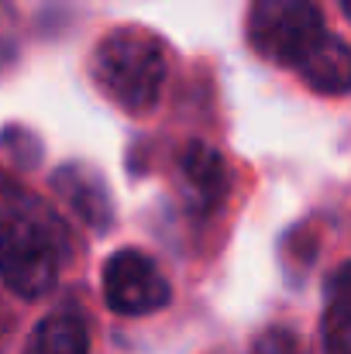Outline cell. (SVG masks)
<instances>
[{"label": "cell", "mask_w": 351, "mask_h": 354, "mask_svg": "<svg viewBox=\"0 0 351 354\" xmlns=\"http://www.w3.org/2000/svg\"><path fill=\"white\" fill-rule=\"evenodd\" d=\"M327 35L317 0H255L248 10L251 48L286 69H296Z\"/></svg>", "instance_id": "cell-3"}, {"label": "cell", "mask_w": 351, "mask_h": 354, "mask_svg": "<svg viewBox=\"0 0 351 354\" xmlns=\"http://www.w3.org/2000/svg\"><path fill=\"white\" fill-rule=\"evenodd\" d=\"M66 234L45 214H10L0 224V279L21 299H42L55 289Z\"/></svg>", "instance_id": "cell-2"}, {"label": "cell", "mask_w": 351, "mask_h": 354, "mask_svg": "<svg viewBox=\"0 0 351 354\" xmlns=\"http://www.w3.org/2000/svg\"><path fill=\"white\" fill-rule=\"evenodd\" d=\"M251 354H307L303 348V337L289 327H269L255 337Z\"/></svg>", "instance_id": "cell-11"}, {"label": "cell", "mask_w": 351, "mask_h": 354, "mask_svg": "<svg viewBox=\"0 0 351 354\" xmlns=\"http://www.w3.org/2000/svg\"><path fill=\"white\" fill-rule=\"evenodd\" d=\"M97 86L127 114H148L165 83V48L159 35L138 24L114 28L93 48Z\"/></svg>", "instance_id": "cell-1"}, {"label": "cell", "mask_w": 351, "mask_h": 354, "mask_svg": "<svg viewBox=\"0 0 351 354\" xmlns=\"http://www.w3.org/2000/svg\"><path fill=\"white\" fill-rule=\"evenodd\" d=\"M52 189L59 193V200L93 231H111L114 224V200L111 189L104 183V176L83 162H69L62 169H55L52 176Z\"/></svg>", "instance_id": "cell-6"}, {"label": "cell", "mask_w": 351, "mask_h": 354, "mask_svg": "<svg viewBox=\"0 0 351 354\" xmlns=\"http://www.w3.org/2000/svg\"><path fill=\"white\" fill-rule=\"evenodd\" d=\"M176 172H179V189L193 210L210 214L224 203L228 186H231V172H228V162L221 158L217 148H210L204 141H190L176 158Z\"/></svg>", "instance_id": "cell-5"}, {"label": "cell", "mask_w": 351, "mask_h": 354, "mask_svg": "<svg viewBox=\"0 0 351 354\" xmlns=\"http://www.w3.org/2000/svg\"><path fill=\"white\" fill-rule=\"evenodd\" d=\"M104 299L120 317H148L169 303V282L159 265L134 248H120L104 261Z\"/></svg>", "instance_id": "cell-4"}, {"label": "cell", "mask_w": 351, "mask_h": 354, "mask_svg": "<svg viewBox=\"0 0 351 354\" xmlns=\"http://www.w3.org/2000/svg\"><path fill=\"white\" fill-rule=\"evenodd\" d=\"M21 52V21L10 0H0V73L14 66Z\"/></svg>", "instance_id": "cell-10"}, {"label": "cell", "mask_w": 351, "mask_h": 354, "mask_svg": "<svg viewBox=\"0 0 351 354\" xmlns=\"http://www.w3.org/2000/svg\"><path fill=\"white\" fill-rule=\"evenodd\" d=\"M3 193H7V189H3V183H0V196H3Z\"/></svg>", "instance_id": "cell-13"}, {"label": "cell", "mask_w": 351, "mask_h": 354, "mask_svg": "<svg viewBox=\"0 0 351 354\" xmlns=\"http://www.w3.org/2000/svg\"><path fill=\"white\" fill-rule=\"evenodd\" d=\"M296 73L307 80V86H314L317 93H327V97H341L348 93L351 86V52L345 45V38L338 35H324L310 55L296 66Z\"/></svg>", "instance_id": "cell-7"}, {"label": "cell", "mask_w": 351, "mask_h": 354, "mask_svg": "<svg viewBox=\"0 0 351 354\" xmlns=\"http://www.w3.org/2000/svg\"><path fill=\"white\" fill-rule=\"evenodd\" d=\"M7 327H10V317H7V313H3V306H0V337L7 334Z\"/></svg>", "instance_id": "cell-12"}, {"label": "cell", "mask_w": 351, "mask_h": 354, "mask_svg": "<svg viewBox=\"0 0 351 354\" xmlns=\"http://www.w3.org/2000/svg\"><path fill=\"white\" fill-rule=\"evenodd\" d=\"M24 354H90V330L69 310L48 313L31 330V337L24 344Z\"/></svg>", "instance_id": "cell-8"}, {"label": "cell", "mask_w": 351, "mask_h": 354, "mask_svg": "<svg viewBox=\"0 0 351 354\" xmlns=\"http://www.w3.org/2000/svg\"><path fill=\"white\" fill-rule=\"evenodd\" d=\"M351 272L341 265L327 286V306H324V351L327 354H351Z\"/></svg>", "instance_id": "cell-9"}]
</instances>
